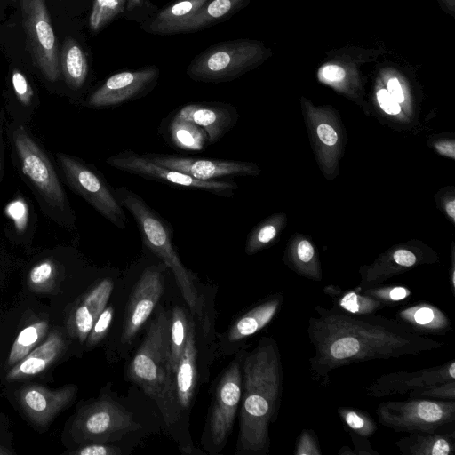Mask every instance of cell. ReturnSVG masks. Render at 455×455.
<instances>
[{
  "label": "cell",
  "mask_w": 455,
  "mask_h": 455,
  "mask_svg": "<svg viewBox=\"0 0 455 455\" xmlns=\"http://www.w3.org/2000/svg\"><path fill=\"white\" fill-rule=\"evenodd\" d=\"M361 292L371 296L382 302L385 306H392L403 301L411 295L410 289L403 286H374Z\"/></svg>",
  "instance_id": "obj_35"
},
{
  "label": "cell",
  "mask_w": 455,
  "mask_h": 455,
  "mask_svg": "<svg viewBox=\"0 0 455 455\" xmlns=\"http://www.w3.org/2000/svg\"><path fill=\"white\" fill-rule=\"evenodd\" d=\"M159 77L160 69L156 65L116 72L107 77L90 94L87 105L105 108L138 100L154 90Z\"/></svg>",
  "instance_id": "obj_12"
},
{
  "label": "cell",
  "mask_w": 455,
  "mask_h": 455,
  "mask_svg": "<svg viewBox=\"0 0 455 455\" xmlns=\"http://www.w3.org/2000/svg\"><path fill=\"white\" fill-rule=\"evenodd\" d=\"M164 133L167 141L181 150L201 151L209 146L207 134L204 129L174 113L168 118Z\"/></svg>",
  "instance_id": "obj_27"
},
{
  "label": "cell",
  "mask_w": 455,
  "mask_h": 455,
  "mask_svg": "<svg viewBox=\"0 0 455 455\" xmlns=\"http://www.w3.org/2000/svg\"><path fill=\"white\" fill-rule=\"evenodd\" d=\"M113 282L101 280L72 309L68 320L70 335L80 342L86 340L92 325L102 310L106 307L113 291Z\"/></svg>",
  "instance_id": "obj_19"
},
{
  "label": "cell",
  "mask_w": 455,
  "mask_h": 455,
  "mask_svg": "<svg viewBox=\"0 0 455 455\" xmlns=\"http://www.w3.org/2000/svg\"><path fill=\"white\" fill-rule=\"evenodd\" d=\"M157 10L158 7L153 4L150 0H127L122 17L140 24L150 18Z\"/></svg>",
  "instance_id": "obj_37"
},
{
  "label": "cell",
  "mask_w": 455,
  "mask_h": 455,
  "mask_svg": "<svg viewBox=\"0 0 455 455\" xmlns=\"http://www.w3.org/2000/svg\"><path fill=\"white\" fill-rule=\"evenodd\" d=\"M323 291L333 301L334 307L352 315L375 314L386 307L379 300L355 289L343 290L328 285Z\"/></svg>",
  "instance_id": "obj_29"
},
{
  "label": "cell",
  "mask_w": 455,
  "mask_h": 455,
  "mask_svg": "<svg viewBox=\"0 0 455 455\" xmlns=\"http://www.w3.org/2000/svg\"><path fill=\"white\" fill-rule=\"evenodd\" d=\"M307 334L315 349L309 358L311 379L322 386L340 367L371 360L418 355L444 343L420 335L396 319L382 315H352L336 307L316 306Z\"/></svg>",
  "instance_id": "obj_1"
},
{
  "label": "cell",
  "mask_w": 455,
  "mask_h": 455,
  "mask_svg": "<svg viewBox=\"0 0 455 455\" xmlns=\"http://www.w3.org/2000/svg\"><path fill=\"white\" fill-rule=\"evenodd\" d=\"M395 319L420 335H445L451 331L448 315L436 306L419 302L395 313Z\"/></svg>",
  "instance_id": "obj_25"
},
{
  "label": "cell",
  "mask_w": 455,
  "mask_h": 455,
  "mask_svg": "<svg viewBox=\"0 0 455 455\" xmlns=\"http://www.w3.org/2000/svg\"><path fill=\"white\" fill-rule=\"evenodd\" d=\"M76 388L67 386L58 389L31 385L19 393L20 405L28 417L37 425L49 423L74 398Z\"/></svg>",
  "instance_id": "obj_18"
},
{
  "label": "cell",
  "mask_w": 455,
  "mask_h": 455,
  "mask_svg": "<svg viewBox=\"0 0 455 455\" xmlns=\"http://www.w3.org/2000/svg\"><path fill=\"white\" fill-rule=\"evenodd\" d=\"M317 135L320 140L325 145L333 146L337 143V132L331 125L327 124H321L317 127Z\"/></svg>",
  "instance_id": "obj_45"
},
{
  "label": "cell",
  "mask_w": 455,
  "mask_h": 455,
  "mask_svg": "<svg viewBox=\"0 0 455 455\" xmlns=\"http://www.w3.org/2000/svg\"><path fill=\"white\" fill-rule=\"evenodd\" d=\"M243 356V354H240L226 368L214 391L206 429L208 439L215 451H219L226 444L241 402Z\"/></svg>",
  "instance_id": "obj_10"
},
{
  "label": "cell",
  "mask_w": 455,
  "mask_h": 455,
  "mask_svg": "<svg viewBox=\"0 0 455 455\" xmlns=\"http://www.w3.org/2000/svg\"><path fill=\"white\" fill-rule=\"evenodd\" d=\"M387 92L396 102H403L404 96L398 79L391 78L388 80Z\"/></svg>",
  "instance_id": "obj_47"
},
{
  "label": "cell",
  "mask_w": 455,
  "mask_h": 455,
  "mask_svg": "<svg viewBox=\"0 0 455 455\" xmlns=\"http://www.w3.org/2000/svg\"><path fill=\"white\" fill-rule=\"evenodd\" d=\"M283 300V293L275 292L251 308L228 329V342H240L265 328L278 315Z\"/></svg>",
  "instance_id": "obj_22"
},
{
  "label": "cell",
  "mask_w": 455,
  "mask_h": 455,
  "mask_svg": "<svg viewBox=\"0 0 455 455\" xmlns=\"http://www.w3.org/2000/svg\"><path fill=\"white\" fill-rule=\"evenodd\" d=\"M3 169H4V148H3V140H2V131H1V125H0V182L2 180Z\"/></svg>",
  "instance_id": "obj_49"
},
{
  "label": "cell",
  "mask_w": 455,
  "mask_h": 455,
  "mask_svg": "<svg viewBox=\"0 0 455 455\" xmlns=\"http://www.w3.org/2000/svg\"><path fill=\"white\" fill-rule=\"evenodd\" d=\"M170 316L160 309L128 367V376L158 405L168 424L179 419L171 365Z\"/></svg>",
  "instance_id": "obj_3"
},
{
  "label": "cell",
  "mask_w": 455,
  "mask_h": 455,
  "mask_svg": "<svg viewBox=\"0 0 455 455\" xmlns=\"http://www.w3.org/2000/svg\"><path fill=\"white\" fill-rule=\"evenodd\" d=\"M248 2L249 0H208L185 22L179 34L197 32L224 22L243 9Z\"/></svg>",
  "instance_id": "obj_26"
},
{
  "label": "cell",
  "mask_w": 455,
  "mask_h": 455,
  "mask_svg": "<svg viewBox=\"0 0 455 455\" xmlns=\"http://www.w3.org/2000/svg\"><path fill=\"white\" fill-rule=\"evenodd\" d=\"M455 379V360L416 371H399L383 374L364 388L366 395L373 398L401 395L423 387Z\"/></svg>",
  "instance_id": "obj_15"
},
{
  "label": "cell",
  "mask_w": 455,
  "mask_h": 455,
  "mask_svg": "<svg viewBox=\"0 0 455 455\" xmlns=\"http://www.w3.org/2000/svg\"><path fill=\"white\" fill-rule=\"evenodd\" d=\"M436 148L444 155H449L451 156H454V146L453 143L450 142H443L436 145Z\"/></svg>",
  "instance_id": "obj_48"
},
{
  "label": "cell",
  "mask_w": 455,
  "mask_h": 455,
  "mask_svg": "<svg viewBox=\"0 0 455 455\" xmlns=\"http://www.w3.org/2000/svg\"><path fill=\"white\" fill-rule=\"evenodd\" d=\"M295 455H322L318 438L312 429H303L298 436L295 450Z\"/></svg>",
  "instance_id": "obj_39"
},
{
  "label": "cell",
  "mask_w": 455,
  "mask_h": 455,
  "mask_svg": "<svg viewBox=\"0 0 455 455\" xmlns=\"http://www.w3.org/2000/svg\"><path fill=\"white\" fill-rule=\"evenodd\" d=\"M337 453H338L339 455H355V454H354V451H353V449H351V448H349V447H347V446H342V447H340V448L338 450Z\"/></svg>",
  "instance_id": "obj_51"
},
{
  "label": "cell",
  "mask_w": 455,
  "mask_h": 455,
  "mask_svg": "<svg viewBox=\"0 0 455 455\" xmlns=\"http://www.w3.org/2000/svg\"><path fill=\"white\" fill-rule=\"evenodd\" d=\"M164 291V276L159 267L151 266L141 274L129 299L121 341L131 342L148 319Z\"/></svg>",
  "instance_id": "obj_16"
},
{
  "label": "cell",
  "mask_w": 455,
  "mask_h": 455,
  "mask_svg": "<svg viewBox=\"0 0 455 455\" xmlns=\"http://www.w3.org/2000/svg\"><path fill=\"white\" fill-rule=\"evenodd\" d=\"M115 189L121 205L133 217L144 244L172 271L191 313L200 316L201 298L191 273L184 267L174 248L173 230L169 222L128 188Z\"/></svg>",
  "instance_id": "obj_4"
},
{
  "label": "cell",
  "mask_w": 455,
  "mask_h": 455,
  "mask_svg": "<svg viewBox=\"0 0 455 455\" xmlns=\"http://www.w3.org/2000/svg\"><path fill=\"white\" fill-rule=\"evenodd\" d=\"M170 314V354L172 370L174 373L186 346L190 319L180 307H173Z\"/></svg>",
  "instance_id": "obj_30"
},
{
  "label": "cell",
  "mask_w": 455,
  "mask_h": 455,
  "mask_svg": "<svg viewBox=\"0 0 455 455\" xmlns=\"http://www.w3.org/2000/svg\"><path fill=\"white\" fill-rule=\"evenodd\" d=\"M174 392L179 413L188 410L195 395L197 382V348L195 323L189 321L186 346L174 372Z\"/></svg>",
  "instance_id": "obj_20"
},
{
  "label": "cell",
  "mask_w": 455,
  "mask_h": 455,
  "mask_svg": "<svg viewBox=\"0 0 455 455\" xmlns=\"http://www.w3.org/2000/svg\"><path fill=\"white\" fill-rule=\"evenodd\" d=\"M347 433L354 444L353 451L355 455H379V453L373 449L368 438L349 430H347Z\"/></svg>",
  "instance_id": "obj_43"
},
{
  "label": "cell",
  "mask_w": 455,
  "mask_h": 455,
  "mask_svg": "<svg viewBox=\"0 0 455 455\" xmlns=\"http://www.w3.org/2000/svg\"><path fill=\"white\" fill-rule=\"evenodd\" d=\"M13 141L23 173L46 203L61 212L68 210L66 194L52 163L23 126L13 131Z\"/></svg>",
  "instance_id": "obj_11"
},
{
  "label": "cell",
  "mask_w": 455,
  "mask_h": 455,
  "mask_svg": "<svg viewBox=\"0 0 455 455\" xmlns=\"http://www.w3.org/2000/svg\"><path fill=\"white\" fill-rule=\"evenodd\" d=\"M208 0H173L158 10L140 28L149 34H179L180 28Z\"/></svg>",
  "instance_id": "obj_23"
},
{
  "label": "cell",
  "mask_w": 455,
  "mask_h": 455,
  "mask_svg": "<svg viewBox=\"0 0 455 455\" xmlns=\"http://www.w3.org/2000/svg\"><path fill=\"white\" fill-rule=\"evenodd\" d=\"M114 310L112 307H106L94 322L87 336V345L89 347L98 344L107 334L109 330Z\"/></svg>",
  "instance_id": "obj_38"
},
{
  "label": "cell",
  "mask_w": 455,
  "mask_h": 455,
  "mask_svg": "<svg viewBox=\"0 0 455 455\" xmlns=\"http://www.w3.org/2000/svg\"><path fill=\"white\" fill-rule=\"evenodd\" d=\"M48 330L46 321L34 323L20 331L11 347L8 365H14L42 341Z\"/></svg>",
  "instance_id": "obj_31"
},
{
  "label": "cell",
  "mask_w": 455,
  "mask_h": 455,
  "mask_svg": "<svg viewBox=\"0 0 455 455\" xmlns=\"http://www.w3.org/2000/svg\"><path fill=\"white\" fill-rule=\"evenodd\" d=\"M58 159L68 186L116 228L126 229L124 208L104 176L76 157L60 153Z\"/></svg>",
  "instance_id": "obj_7"
},
{
  "label": "cell",
  "mask_w": 455,
  "mask_h": 455,
  "mask_svg": "<svg viewBox=\"0 0 455 455\" xmlns=\"http://www.w3.org/2000/svg\"><path fill=\"white\" fill-rule=\"evenodd\" d=\"M322 76L328 81L338 82L341 81L345 76V70L337 65L325 66L322 70Z\"/></svg>",
  "instance_id": "obj_46"
},
{
  "label": "cell",
  "mask_w": 455,
  "mask_h": 455,
  "mask_svg": "<svg viewBox=\"0 0 455 455\" xmlns=\"http://www.w3.org/2000/svg\"><path fill=\"white\" fill-rule=\"evenodd\" d=\"M379 422L395 432L432 430L455 422L454 400L408 397L404 401H386L376 408Z\"/></svg>",
  "instance_id": "obj_6"
},
{
  "label": "cell",
  "mask_w": 455,
  "mask_h": 455,
  "mask_svg": "<svg viewBox=\"0 0 455 455\" xmlns=\"http://www.w3.org/2000/svg\"><path fill=\"white\" fill-rule=\"evenodd\" d=\"M12 452L4 446H0V455H11Z\"/></svg>",
  "instance_id": "obj_52"
},
{
  "label": "cell",
  "mask_w": 455,
  "mask_h": 455,
  "mask_svg": "<svg viewBox=\"0 0 455 455\" xmlns=\"http://www.w3.org/2000/svg\"><path fill=\"white\" fill-rule=\"evenodd\" d=\"M12 84L18 100L24 105L30 104L34 92L26 76L18 69H13Z\"/></svg>",
  "instance_id": "obj_41"
},
{
  "label": "cell",
  "mask_w": 455,
  "mask_h": 455,
  "mask_svg": "<svg viewBox=\"0 0 455 455\" xmlns=\"http://www.w3.org/2000/svg\"><path fill=\"white\" fill-rule=\"evenodd\" d=\"M126 3L127 0H93L88 19L91 32L98 34L122 17Z\"/></svg>",
  "instance_id": "obj_32"
},
{
  "label": "cell",
  "mask_w": 455,
  "mask_h": 455,
  "mask_svg": "<svg viewBox=\"0 0 455 455\" xmlns=\"http://www.w3.org/2000/svg\"><path fill=\"white\" fill-rule=\"evenodd\" d=\"M60 69L68 85L73 90L81 89L89 76V60L82 45L68 37L60 52Z\"/></svg>",
  "instance_id": "obj_28"
},
{
  "label": "cell",
  "mask_w": 455,
  "mask_h": 455,
  "mask_svg": "<svg viewBox=\"0 0 455 455\" xmlns=\"http://www.w3.org/2000/svg\"><path fill=\"white\" fill-rule=\"evenodd\" d=\"M150 161L176 170L198 180H211L237 176L255 175L259 172L253 164L230 159L181 156L175 155L144 153Z\"/></svg>",
  "instance_id": "obj_14"
},
{
  "label": "cell",
  "mask_w": 455,
  "mask_h": 455,
  "mask_svg": "<svg viewBox=\"0 0 455 455\" xmlns=\"http://www.w3.org/2000/svg\"><path fill=\"white\" fill-rule=\"evenodd\" d=\"M264 55L265 50L255 41L235 39L220 42L196 55L186 73L195 82H230L258 65Z\"/></svg>",
  "instance_id": "obj_5"
},
{
  "label": "cell",
  "mask_w": 455,
  "mask_h": 455,
  "mask_svg": "<svg viewBox=\"0 0 455 455\" xmlns=\"http://www.w3.org/2000/svg\"><path fill=\"white\" fill-rule=\"evenodd\" d=\"M106 163L117 170L144 179L165 183L182 189L201 190L213 195L231 198L237 184L231 179L198 180L184 172L159 165L132 149H126L110 156Z\"/></svg>",
  "instance_id": "obj_8"
},
{
  "label": "cell",
  "mask_w": 455,
  "mask_h": 455,
  "mask_svg": "<svg viewBox=\"0 0 455 455\" xmlns=\"http://www.w3.org/2000/svg\"><path fill=\"white\" fill-rule=\"evenodd\" d=\"M377 99L380 108L389 115H397L401 111L398 102H396L389 94L387 90L380 89L377 92Z\"/></svg>",
  "instance_id": "obj_44"
},
{
  "label": "cell",
  "mask_w": 455,
  "mask_h": 455,
  "mask_svg": "<svg viewBox=\"0 0 455 455\" xmlns=\"http://www.w3.org/2000/svg\"><path fill=\"white\" fill-rule=\"evenodd\" d=\"M22 25L32 59L45 78L54 82L60 76L55 35L44 0H20Z\"/></svg>",
  "instance_id": "obj_9"
},
{
  "label": "cell",
  "mask_w": 455,
  "mask_h": 455,
  "mask_svg": "<svg viewBox=\"0 0 455 455\" xmlns=\"http://www.w3.org/2000/svg\"><path fill=\"white\" fill-rule=\"evenodd\" d=\"M71 453L76 455H116L121 454V451L116 446L92 443L84 445Z\"/></svg>",
  "instance_id": "obj_42"
},
{
  "label": "cell",
  "mask_w": 455,
  "mask_h": 455,
  "mask_svg": "<svg viewBox=\"0 0 455 455\" xmlns=\"http://www.w3.org/2000/svg\"><path fill=\"white\" fill-rule=\"evenodd\" d=\"M65 342L58 331H52L38 347L32 349L6 374L9 381L30 378L45 371L60 355Z\"/></svg>",
  "instance_id": "obj_24"
},
{
  "label": "cell",
  "mask_w": 455,
  "mask_h": 455,
  "mask_svg": "<svg viewBox=\"0 0 455 455\" xmlns=\"http://www.w3.org/2000/svg\"><path fill=\"white\" fill-rule=\"evenodd\" d=\"M243 387L237 451L267 455L270 451V426L278 417L284 371L277 342L262 337L257 346L243 354Z\"/></svg>",
  "instance_id": "obj_2"
},
{
  "label": "cell",
  "mask_w": 455,
  "mask_h": 455,
  "mask_svg": "<svg viewBox=\"0 0 455 455\" xmlns=\"http://www.w3.org/2000/svg\"><path fill=\"white\" fill-rule=\"evenodd\" d=\"M406 395L411 398H426L443 401L454 400L455 379L417 388L410 391Z\"/></svg>",
  "instance_id": "obj_34"
},
{
  "label": "cell",
  "mask_w": 455,
  "mask_h": 455,
  "mask_svg": "<svg viewBox=\"0 0 455 455\" xmlns=\"http://www.w3.org/2000/svg\"><path fill=\"white\" fill-rule=\"evenodd\" d=\"M56 265L51 259H45L32 267L28 275L31 287L44 289L52 283L56 275Z\"/></svg>",
  "instance_id": "obj_36"
},
{
  "label": "cell",
  "mask_w": 455,
  "mask_h": 455,
  "mask_svg": "<svg viewBox=\"0 0 455 455\" xmlns=\"http://www.w3.org/2000/svg\"><path fill=\"white\" fill-rule=\"evenodd\" d=\"M5 213L13 221L19 232L25 230L28 220V208L22 198L10 202L5 207Z\"/></svg>",
  "instance_id": "obj_40"
},
{
  "label": "cell",
  "mask_w": 455,
  "mask_h": 455,
  "mask_svg": "<svg viewBox=\"0 0 455 455\" xmlns=\"http://www.w3.org/2000/svg\"><path fill=\"white\" fill-rule=\"evenodd\" d=\"M450 426L408 433L396 440L395 445L403 455H451L455 451V431L453 427L448 429Z\"/></svg>",
  "instance_id": "obj_21"
},
{
  "label": "cell",
  "mask_w": 455,
  "mask_h": 455,
  "mask_svg": "<svg viewBox=\"0 0 455 455\" xmlns=\"http://www.w3.org/2000/svg\"><path fill=\"white\" fill-rule=\"evenodd\" d=\"M173 113L204 129L209 146L218 142L231 131L239 118L235 106L226 102L188 103Z\"/></svg>",
  "instance_id": "obj_17"
},
{
  "label": "cell",
  "mask_w": 455,
  "mask_h": 455,
  "mask_svg": "<svg viewBox=\"0 0 455 455\" xmlns=\"http://www.w3.org/2000/svg\"><path fill=\"white\" fill-rule=\"evenodd\" d=\"M447 213L454 219L455 217V202L452 200L446 204Z\"/></svg>",
  "instance_id": "obj_50"
},
{
  "label": "cell",
  "mask_w": 455,
  "mask_h": 455,
  "mask_svg": "<svg viewBox=\"0 0 455 455\" xmlns=\"http://www.w3.org/2000/svg\"><path fill=\"white\" fill-rule=\"evenodd\" d=\"M338 414L347 430L359 435L369 438L378 430L374 419L365 411L341 406L338 409Z\"/></svg>",
  "instance_id": "obj_33"
},
{
  "label": "cell",
  "mask_w": 455,
  "mask_h": 455,
  "mask_svg": "<svg viewBox=\"0 0 455 455\" xmlns=\"http://www.w3.org/2000/svg\"><path fill=\"white\" fill-rule=\"evenodd\" d=\"M84 439L116 438L137 428L132 414L113 400L100 399L85 408L75 423Z\"/></svg>",
  "instance_id": "obj_13"
}]
</instances>
